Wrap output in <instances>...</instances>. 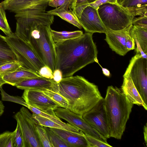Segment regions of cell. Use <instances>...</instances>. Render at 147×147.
<instances>
[{"label": "cell", "mask_w": 147, "mask_h": 147, "mask_svg": "<svg viewBox=\"0 0 147 147\" xmlns=\"http://www.w3.org/2000/svg\"><path fill=\"white\" fill-rule=\"evenodd\" d=\"M92 34L86 32L78 38L55 43V69L61 71L63 78L73 76L89 64L98 62Z\"/></svg>", "instance_id": "obj_1"}, {"label": "cell", "mask_w": 147, "mask_h": 147, "mask_svg": "<svg viewBox=\"0 0 147 147\" xmlns=\"http://www.w3.org/2000/svg\"><path fill=\"white\" fill-rule=\"evenodd\" d=\"M52 90L67 100V109L82 116L103 99L98 86L81 76L63 78Z\"/></svg>", "instance_id": "obj_2"}, {"label": "cell", "mask_w": 147, "mask_h": 147, "mask_svg": "<svg viewBox=\"0 0 147 147\" xmlns=\"http://www.w3.org/2000/svg\"><path fill=\"white\" fill-rule=\"evenodd\" d=\"M103 105L108 121L110 138L120 140L125 129L133 105L121 89L109 86Z\"/></svg>", "instance_id": "obj_3"}, {"label": "cell", "mask_w": 147, "mask_h": 147, "mask_svg": "<svg viewBox=\"0 0 147 147\" xmlns=\"http://www.w3.org/2000/svg\"><path fill=\"white\" fill-rule=\"evenodd\" d=\"M49 0L36 1L28 7L16 12V30L14 34L29 42L32 30L40 25L50 26L54 16L48 14L46 9Z\"/></svg>", "instance_id": "obj_4"}, {"label": "cell", "mask_w": 147, "mask_h": 147, "mask_svg": "<svg viewBox=\"0 0 147 147\" xmlns=\"http://www.w3.org/2000/svg\"><path fill=\"white\" fill-rule=\"evenodd\" d=\"M51 29L50 26L46 25L38 26L32 30L29 43L41 61L53 72L56 68V54Z\"/></svg>", "instance_id": "obj_5"}, {"label": "cell", "mask_w": 147, "mask_h": 147, "mask_svg": "<svg viewBox=\"0 0 147 147\" xmlns=\"http://www.w3.org/2000/svg\"><path fill=\"white\" fill-rule=\"evenodd\" d=\"M5 37L21 66L20 69L32 71L39 75L40 69L45 65L30 43L17 36L14 33Z\"/></svg>", "instance_id": "obj_6"}, {"label": "cell", "mask_w": 147, "mask_h": 147, "mask_svg": "<svg viewBox=\"0 0 147 147\" xmlns=\"http://www.w3.org/2000/svg\"><path fill=\"white\" fill-rule=\"evenodd\" d=\"M97 11L107 30L116 31L124 29L132 24L134 18L125 8L118 3L102 4Z\"/></svg>", "instance_id": "obj_7"}, {"label": "cell", "mask_w": 147, "mask_h": 147, "mask_svg": "<svg viewBox=\"0 0 147 147\" xmlns=\"http://www.w3.org/2000/svg\"><path fill=\"white\" fill-rule=\"evenodd\" d=\"M124 75L129 76L145 104L147 105V59L136 53Z\"/></svg>", "instance_id": "obj_8"}, {"label": "cell", "mask_w": 147, "mask_h": 147, "mask_svg": "<svg viewBox=\"0 0 147 147\" xmlns=\"http://www.w3.org/2000/svg\"><path fill=\"white\" fill-rule=\"evenodd\" d=\"M14 118L20 128L23 147H42L36 131V125L39 123L28 109L22 107Z\"/></svg>", "instance_id": "obj_9"}, {"label": "cell", "mask_w": 147, "mask_h": 147, "mask_svg": "<svg viewBox=\"0 0 147 147\" xmlns=\"http://www.w3.org/2000/svg\"><path fill=\"white\" fill-rule=\"evenodd\" d=\"M103 99L85 113L82 117L92 127L107 139L110 138V132L104 107Z\"/></svg>", "instance_id": "obj_10"}, {"label": "cell", "mask_w": 147, "mask_h": 147, "mask_svg": "<svg viewBox=\"0 0 147 147\" xmlns=\"http://www.w3.org/2000/svg\"><path fill=\"white\" fill-rule=\"evenodd\" d=\"M56 115L77 127L84 134L96 138L105 142L107 139L92 127L81 116L67 108L58 107L54 110Z\"/></svg>", "instance_id": "obj_11"}, {"label": "cell", "mask_w": 147, "mask_h": 147, "mask_svg": "<svg viewBox=\"0 0 147 147\" xmlns=\"http://www.w3.org/2000/svg\"><path fill=\"white\" fill-rule=\"evenodd\" d=\"M132 28L131 24L128 27L119 30H107L105 40L113 51L122 56L129 51L126 45L128 40L133 36Z\"/></svg>", "instance_id": "obj_12"}, {"label": "cell", "mask_w": 147, "mask_h": 147, "mask_svg": "<svg viewBox=\"0 0 147 147\" xmlns=\"http://www.w3.org/2000/svg\"><path fill=\"white\" fill-rule=\"evenodd\" d=\"M82 27L86 32L105 33L107 29L98 14L97 9L90 6L85 8L78 18Z\"/></svg>", "instance_id": "obj_13"}, {"label": "cell", "mask_w": 147, "mask_h": 147, "mask_svg": "<svg viewBox=\"0 0 147 147\" xmlns=\"http://www.w3.org/2000/svg\"><path fill=\"white\" fill-rule=\"evenodd\" d=\"M22 97L28 105L41 111L51 109L54 110L58 107H61L60 105L40 90H25Z\"/></svg>", "instance_id": "obj_14"}, {"label": "cell", "mask_w": 147, "mask_h": 147, "mask_svg": "<svg viewBox=\"0 0 147 147\" xmlns=\"http://www.w3.org/2000/svg\"><path fill=\"white\" fill-rule=\"evenodd\" d=\"M66 143L68 147H88L85 134L82 131L79 133L51 128Z\"/></svg>", "instance_id": "obj_15"}, {"label": "cell", "mask_w": 147, "mask_h": 147, "mask_svg": "<svg viewBox=\"0 0 147 147\" xmlns=\"http://www.w3.org/2000/svg\"><path fill=\"white\" fill-rule=\"evenodd\" d=\"M123 78L122 91L132 104L142 106L147 110V105L144 102L131 78L129 76L124 74Z\"/></svg>", "instance_id": "obj_16"}, {"label": "cell", "mask_w": 147, "mask_h": 147, "mask_svg": "<svg viewBox=\"0 0 147 147\" xmlns=\"http://www.w3.org/2000/svg\"><path fill=\"white\" fill-rule=\"evenodd\" d=\"M56 83L53 79L41 77L25 80L18 84L15 86L18 89L24 90H39L45 88L52 90Z\"/></svg>", "instance_id": "obj_17"}, {"label": "cell", "mask_w": 147, "mask_h": 147, "mask_svg": "<svg viewBox=\"0 0 147 147\" xmlns=\"http://www.w3.org/2000/svg\"><path fill=\"white\" fill-rule=\"evenodd\" d=\"M70 5L69 3H66L54 9L47 11V12L51 15L58 16L62 19L81 29L82 27L74 12L69 8Z\"/></svg>", "instance_id": "obj_18"}, {"label": "cell", "mask_w": 147, "mask_h": 147, "mask_svg": "<svg viewBox=\"0 0 147 147\" xmlns=\"http://www.w3.org/2000/svg\"><path fill=\"white\" fill-rule=\"evenodd\" d=\"M41 77L40 75L33 72L20 68L4 76L3 78L6 84L15 86L18 84L25 80Z\"/></svg>", "instance_id": "obj_19"}, {"label": "cell", "mask_w": 147, "mask_h": 147, "mask_svg": "<svg viewBox=\"0 0 147 147\" xmlns=\"http://www.w3.org/2000/svg\"><path fill=\"white\" fill-rule=\"evenodd\" d=\"M33 113L45 117L63 127L67 130L76 133H79L81 131L77 127L69 123L63 122L56 115L54 110L49 109L42 111L30 106L28 108Z\"/></svg>", "instance_id": "obj_20"}, {"label": "cell", "mask_w": 147, "mask_h": 147, "mask_svg": "<svg viewBox=\"0 0 147 147\" xmlns=\"http://www.w3.org/2000/svg\"><path fill=\"white\" fill-rule=\"evenodd\" d=\"M134 17L147 16V0H124L120 5Z\"/></svg>", "instance_id": "obj_21"}, {"label": "cell", "mask_w": 147, "mask_h": 147, "mask_svg": "<svg viewBox=\"0 0 147 147\" xmlns=\"http://www.w3.org/2000/svg\"><path fill=\"white\" fill-rule=\"evenodd\" d=\"M15 61H17V58L5 36L0 34V65Z\"/></svg>", "instance_id": "obj_22"}, {"label": "cell", "mask_w": 147, "mask_h": 147, "mask_svg": "<svg viewBox=\"0 0 147 147\" xmlns=\"http://www.w3.org/2000/svg\"><path fill=\"white\" fill-rule=\"evenodd\" d=\"M51 33L55 43L75 38L83 34V32L79 30L73 31H58L51 29Z\"/></svg>", "instance_id": "obj_23"}, {"label": "cell", "mask_w": 147, "mask_h": 147, "mask_svg": "<svg viewBox=\"0 0 147 147\" xmlns=\"http://www.w3.org/2000/svg\"><path fill=\"white\" fill-rule=\"evenodd\" d=\"M132 30L142 50L147 54V29L132 25Z\"/></svg>", "instance_id": "obj_24"}, {"label": "cell", "mask_w": 147, "mask_h": 147, "mask_svg": "<svg viewBox=\"0 0 147 147\" xmlns=\"http://www.w3.org/2000/svg\"><path fill=\"white\" fill-rule=\"evenodd\" d=\"M38 90L42 92L51 99L60 105L61 107L67 108L68 106L67 101L58 92L47 88Z\"/></svg>", "instance_id": "obj_25"}, {"label": "cell", "mask_w": 147, "mask_h": 147, "mask_svg": "<svg viewBox=\"0 0 147 147\" xmlns=\"http://www.w3.org/2000/svg\"><path fill=\"white\" fill-rule=\"evenodd\" d=\"M44 127L52 147H68L63 140L51 128L45 126Z\"/></svg>", "instance_id": "obj_26"}, {"label": "cell", "mask_w": 147, "mask_h": 147, "mask_svg": "<svg viewBox=\"0 0 147 147\" xmlns=\"http://www.w3.org/2000/svg\"><path fill=\"white\" fill-rule=\"evenodd\" d=\"M5 10L2 2L0 3V30L6 36H10L13 33L8 22Z\"/></svg>", "instance_id": "obj_27"}, {"label": "cell", "mask_w": 147, "mask_h": 147, "mask_svg": "<svg viewBox=\"0 0 147 147\" xmlns=\"http://www.w3.org/2000/svg\"><path fill=\"white\" fill-rule=\"evenodd\" d=\"M106 3H118L117 0H96L92 3L77 6L74 8V11L77 16H79L84 8L88 6H91L97 9L100 5Z\"/></svg>", "instance_id": "obj_28"}, {"label": "cell", "mask_w": 147, "mask_h": 147, "mask_svg": "<svg viewBox=\"0 0 147 147\" xmlns=\"http://www.w3.org/2000/svg\"><path fill=\"white\" fill-rule=\"evenodd\" d=\"M21 66L18 61L12 62L0 65V76L3 77L19 69Z\"/></svg>", "instance_id": "obj_29"}, {"label": "cell", "mask_w": 147, "mask_h": 147, "mask_svg": "<svg viewBox=\"0 0 147 147\" xmlns=\"http://www.w3.org/2000/svg\"><path fill=\"white\" fill-rule=\"evenodd\" d=\"M14 131H6L0 134V147H13Z\"/></svg>", "instance_id": "obj_30"}, {"label": "cell", "mask_w": 147, "mask_h": 147, "mask_svg": "<svg viewBox=\"0 0 147 147\" xmlns=\"http://www.w3.org/2000/svg\"><path fill=\"white\" fill-rule=\"evenodd\" d=\"M32 115L39 124L43 126L66 130L62 126L45 117L33 113Z\"/></svg>", "instance_id": "obj_31"}, {"label": "cell", "mask_w": 147, "mask_h": 147, "mask_svg": "<svg viewBox=\"0 0 147 147\" xmlns=\"http://www.w3.org/2000/svg\"><path fill=\"white\" fill-rule=\"evenodd\" d=\"M2 100L15 102L27 108L29 106L22 96H11L7 94L2 88H0Z\"/></svg>", "instance_id": "obj_32"}, {"label": "cell", "mask_w": 147, "mask_h": 147, "mask_svg": "<svg viewBox=\"0 0 147 147\" xmlns=\"http://www.w3.org/2000/svg\"><path fill=\"white\" fill-rule=\"evenodd\" d=\"M37 134L42 147H52L44 126L38 123L36 127Z\"/></svg>", "instance_id": "obj_33"}, {"label": "cell", "mask_w": 147, "mask_h": 147, "mask_svg": "<svg viewBox=\"0 0 147 147\" xmlns=\"http://www.w3.org/2000/svg\"><path fill=\"white\" fill-rule=\"evenodd\" d=\"M88 147H112L107 142H105L91 136L85 134Z\"/></svg>", "instance_id": "obj_34"}, {"label": "cell", "mask_w": 147, "mask_h": 147, "mask_svg": "<svg viewBox=\"0 0 147 147\" xmlns=\"http://www.w3.org/2000/svg\"><path fill=\"white\" fill-rule=\"evenodd\" d=\"M14 132L13 147H23L22 136L20 127L17 123Z\"/></svg>", "instance_id": "obj_35"}, {"label": "cell", "mask_w": 147, "mask_h": 147, "mask_svg": "<svg viewBox=\"0 0 147 147\" xmlns=\"http://www.w3.org/2000/svg\"><path fill=\"white\" fill-rule=\"evenodd\" d=\"M133 25L147 29V16H139L134 17L132 21Z\"/></svg>", "instance_id": "obj_36"}, {"label": "cell", "mask_w": 147, "mask_h": 147, "mask_svg": "<svg viewBox=\"0 0 147 147\" xmlns=\"http://www.w3.org/2000/svg\"><path fill=\"white\" fill-rule=\"evenodd\" d=\"M39 75L42 77L53 79V72L51 69L48 66L45 65L42 67L39 71Z\"/></svg>", "instance_id": "obj_37"}, {"label": "cell", "mask_w": 147, "mask_h": 147, "mask_svg": "<svg viewBox=\"0 0 147 147\" xmlns=\"http://www.w3.org/2000/svg\"><path fill=\"white\" fill-rule=\"evenodd\" d=\"M96 0H72L69 8L73 10L76 7L79 5L92 3Z\"/></svg>", "instance_id": "obj_38"}, {"label": "cell", "mask_w": 147, "mask_h": 147, "mask_svg": "<svg viewBox=\"0 0 147 147\" xmlns=\"http://www.w3.org/2000/svg\"><path fill=\"white\" fill-rule=\"evenodd\" d=\"M71 1L72 0H49L48 5L56 8L66 3H69L70 5Z\"/></svg>", "instance_id": "obj_39"}, {"label": "cell", "mask_w": 147, "mask_h": 147, "mask_svg": "<svg viewBox=\"0 0 147 147\" xmlns=\"http://www.w3.org/2000/svg\"><path fill=\"white\" fill-rule=\"evenodd\" d=\"M53 80L57 83H58L63 78L62 73L59 69H56L53 72Z\"/></svg>", "instance_id": "obj_40"}, {"label": "cell", "mask_w": 147, "mask_h": 147, "mask_svg": "<svg viewBox=\"0 0 147 147\" xmlns=\"http://www.w3.org/2000/svg\"><path fill=\"white\" fill-rule=\"evenodd\" d=\"M100 66L102 69L103 74L105 76L107 77H109L110 75V71L106 68L102 67V66L99 64V62L97 63Z\"/></svg>", "instance_id": "obj_41"}, {"label": "cell", "mask_w": 147, "mask_h": 147, "mask_svg": "<svg viewBox=\"0 0 147 147\" xmlns=\"http://www.w3.org/2000/svg\"><path fill=\"white\" fill-rule=\"evenodd\" d=\"M147 123H146V125L144 126V139L145 142L146 144V146H147Z\"/></svg>", "instance_id": "obj_42"}, {"label": "cell", "mask_w": 147, "mask_h": 147, "mask_svg": "<svg viewBox=\"0 0 147 147\" xmlns=\"http://www.w3.org/2000/svg\"><path fill=\"white\" fill-rule=\"evenodd\" d=\"M5 107L2 102L0 100V117L3 114L4 110Z\"/></svg>", "instance_id": "obj_43"}, {"label": "cell", "mask_w": 147, "mask_h": 147, "mask_svg": "<svg viewBox=\"0 0 147 147\" xmlns=\"http://www.w3.org/2000/svg\"><path fill=\"white\" fill-rule=\"evenodd\" d=\"M5 84H6V82L3 79V77L0 76V88Z\"/></svg>", "instance_id": "obj_44"}, {"label": "cell", "mask_w": 147, "mask_h": 147, "mask_svg": "<svg viewBox=\"0 0 147 147\" xmlns=\"http://www.w3.org/2000/svg\"><path fill=\"white\" fill-rule=\"evenodd\" d=\"M123 1L124 0H117V3L119 5H121Z\"/></svg>", "instance_id": "obj_45"}, {"label": "cell", "mask_w": 147, "mask_h": 147, "mask_svg": "<svg viewBox=\"0 0 147 147\" xmlns=\"http://www.w3.org/2000/svg\"><path fill=\"white\" fill-rule=\"evenodd\" d=\"M30 0L31 1H39L42 0Z\"/></svg>", "instance_id": "obj_46"}, {"label": "cell", "mask_w": 147, "mask_h": 147, "mask_svg": "<svg viewBox=\"0 0 147 147\" xmlns=\"http://www.w3.org/2000/svg\"><path fill=\"white\" fill-rule=\"evenodd\" d=\"M10 0H5L4 1H5V2H7V1H9Z\"/></svg>", "instance_id": "obj_47"}]
</instances>
